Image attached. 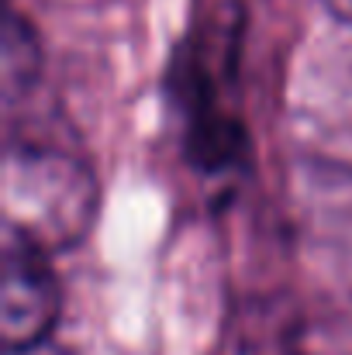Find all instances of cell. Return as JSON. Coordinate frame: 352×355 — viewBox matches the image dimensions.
Returning <instances> with one entry per match:
<instances>
[{"label":"cell","mask_w":352,"mask_h":355,"mask_svg":"<svg viewBox=\"0 0 352 355\" xmlns=\"http://www.w3.org/2000/svg\"><path fill=\"white\" fill-rule=\"evenodd\" d=\"M321 7H325L335 21H342V24L352 28V0H321Z\"/></svg>","instance_id":"cell-5"},{"label":"cell","mask_w":352,"mask_h":355,"mask_svg":"<svg viewBox=\"0 0 352 355\" xmlns=\"http://www.w3.org/2000/svg\"><path fill=\"white\" fill-rule=\"evenodd\" d=\"M0 59H3V97L7 104L31 90L38 69H42V49L35 38V28L24 14L14 7L3 10V31H0Z\"/></svg>","instance_id":"cell-4"},{"label":"cell","mask_w":352,"mask_h":355,"mask_svg":"<svg viewBox=\"0 0 352 355\" xmlns=\"http://www.w3.org/2000/svg\"><path fill=\"white\" fill-rule=\"evenodd\" d=\"M3 232L56 255L90 235L101 187L94 169L49 141H7L3 152Z\"/></svg>","instance_id":"cell-1"},{"label":"cell","mask_w":352,"mask_h":355,"mask_svg":"<svg viewBox=\"0 0 352 355\" xmlns=\"http://www.w3.org/2000/svg\"><path fill=\"white\" fill-rule=\"evenodd\" d=\"M169 97L183 124V148L187 159L204 176H225L245 162L249 131L238 114L225 107L218 90V76L208 69L204 49L190 38L176 49L169 62Z\"/></svg>","instance_id":"cell-2"},{"label":"cell","mask_w":352,"mask_h":355,"mask_svg":"<svg viewBox=\"0 0 352 355\" xmlns=\"http://www.w3.org/2000/svg\"><path fill=\"white\" fill-rule=\"evenodd\" d=\"M62 286L52 255L3 232L0 252V345L3 355H31L56 328Z\"/></svg>","instance_id":"cell-3"}]
</instances>
